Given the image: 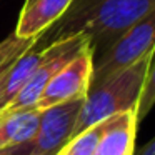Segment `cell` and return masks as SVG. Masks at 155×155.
Returning <instances> with one entry per match:
<instances>
[{"label":"cell","mask_w":155,"mask_h":155,"mask_svg":"<svg viewBox=\"0 0 155 155\" xmlns=\"http://www.w3.org/2000/svg\"><path fill=\"white\" fill-rule=\"evenodd\" d=\"M153 8L155 0H74L64 17L37 38L34 48L44 50L62 38L84 35L97 57Z\"/></svg>","instance_id":"6da1fadb"},{"label":"cell","mask_w":155,"mask_h":155,"mask_svg":"<svg viewBox=\"0 0 155 155\" xmlns=\"http://www.w3.org/2000/svg\"><path fill=\"white\" fill-rule=\"evenodd\" d=\"M150 57L152 52H148L132 65L112 75L98 87L88 90L78 112L74 137L105 118L127 110H137L138 98L147 78Z\"/></svg>","instance_id":"7a4b0ae2"},{"label":"cell","mask_w":155,"mask_h":155,"mask_svg":"<svg viewBox=\"0 0 155 155\" xmlns=\"http://www.w3.org/2000/svg\"><path fill=\"white\" fill-rule=\"evenodd\" d=\"M155 47V8L127 28L110 47L94 57V70L90 88L98 87L105 80L137 62ZM88 88V90H90Z\"/></svg>","instance_id":"3957f363"},{"label":"cell","mask_w":155,"mask_h":155,"mask_svg":"<svg viewBox=\"0 0 155 155\" xmlns=\"http://www.w3.org/2000/svg\"><path fill=\"white\" fill-rule=\"evenodd\" d=\"M84 98L40 110L38 127L24 145L0 152V155H57L74 137Z\"/></svg>","instance_id":"277c9868"},{"label":"cell","mask_w":155,"mask_h":155,"mask_svg":"<svg viewBox=\"0 0 155 155\" xmlns=\"http://www.w3.org/2000/svg\"><path fill=\"white\" fill-rule=\"evenodd\" d=\"M85 47H88L87 37L74 35V37L68 38H62V40L48 45L47 48H44L38 67L35 68V72L32 74L27 84L20 88V92L14 97V100L8 105H5V108L0 112V115L37 108L38 100H40L47 84L52 80V77L65 64H68L77 54H80Z\"/></svg>","instance_id":"5b68a950"},{"label":"cell","mask_w":155,"mask_h":155,"mask_svg":"<svg viewBox=\"0 0 155 155\" xmlns=\"http://www.w3.org/2000/svg\"><path fill=\"white\" fill-rule=\"evenodd\" d=\"M94 52L90 50V47H85L52 77L37 104V110L85 98L90 88Z\"/></svg>","instance_id":"8992f818"},{"label":"cell","mask_w":155,"mask_h":155,"mask_svg":"<svg viewBox=\"0 0 155 155\" xmlns=\"http://www.w3.org/2000/svg\"><path fill=\"white\" fill-rule=\"evenodd\" d=\"M137 112L127 110L105 118L104 132L94 155H135Z\"/></svg>","instance_id":"52a82bcc"},{"label":"cell","mask_w":155,"mask_h":155,"mask_svg":"<svg viewBox=\"0 0 155 155\" xmlns=\"http://www.w3.org/2000/svg\"><path fill=\"white\" fill-rule=\"evenodd\" d=\"M74 0H34L24 5L14 34L18 38L37 40L48 27L64 17Z\"/></svg>","instance_id":"ba28073f"},{"label":"cell","mask_w":155,"mask_h":155,"mask_svg":"<svg viewBox=\"0 0 155 155\" xmlns=\"http://www.w3.org/2000/svg\"><path fill=\"white\" fill-rule=\"evenodd\" d=\"M38 118L40 110L37 108L0 115V152L30 140L38 127Z\"/></svg>","instance_id":"9c48e42d"},{"label":"cell","mask_w":155,"mask_h":155,"mask_svg":"<svg viewBox=\"0 0 155 155\" xmlns=\"http://www.w3.org/2000/svg\"><path fill=\"white\" fill-rule=\"evenodd\" d=\"M40 60H42V50L32 48V50H28L27 54H24L20 58H17L12 64V67L7 72V77H5V84H4V104L5 105L10 104L15 95L20 92V88L28 82V78L32 77L35 68L38 67Z\"/></svg>","instance_id":"30bf717a"},{"label":"cell","mask_w":155,"mask_h":155,"mask_svg":"<svg viewBox=\"0 0 155 155\" xmlns=\"http://www.w3.org/2000/svg\"><path fill=\"white\" fill-rule=\"evenodd\" d=\"M104 125L105 120H102L88 127L87 130L77 134L67 142V145L57 155H94L97 143L102 137V132H104Z\"/></svg>","instance_id":"8fae6325"},{"label":"cell","mask_w":155,"mask_h":155,"mask_svg":"<svg viewBox=\"0 0 155 155\" xmlns=\"http://www.w3.org/2000/svg\"><path fill=\"white\" fill-rule=\"evenodd\" d=\"M35 42V38H18L15 34L8 35L5 40L0 42V72L10 67L28 50H32Z\"/></svg>","instance_id":"7c38bea8"},{"label":"cell","mask_w":155,"mask_h":155,"mask_svg":"<svg viewBox=\"0 0 155 155\" xmlns=\"http://www.w3.org/2000/svg\"><path fill=\"white\" fill-rule=\"evenodd\" d=\"M155 105V47L152 50V57H150V64H148V70H147V78L143 84V90L142 95L138 98L137 104V120L140 124L153 108Z\"/></svg>","instance_id":"4fadbf2b"},{"label":"cell","mask_w":155,"mask_h":155,"mask_svg":"<svg viewBox=\"0 0 155 155\" xmlns=\"http://www.w3.org/2000/svg\"><path fill=\"white\" fill-rule=\"evenodd\" d=\"M135 155H155V137L148 142L147 145H143L142 148H138L135 152Z\"/></svg>","instance_id":"5bb4252c"},{"label":"cell","mask_w":155,"mask_h":155,"mask_svg":"<svg viewBox=\"0 0 155 155\" xmlns=\"http://www.w3.org/2000/svg\"><path fill=\"white\" fill-rule=\"evenodd\" d=\"M10 67H7L5 70L0 72V112L4 110V107H5V104H4V84H5V77H7V72H8Z\"/></svg>","instance_id":"9a60e30c"},{"label":"cell","mask_w":155,"mask_h":155,"mask_svg":"<svg viewBox=\"0 0 155 155\" xmlns=\"http://www.w3.org/2000/svg\"><path fill=\"white\" fill-rule=\"evenodd\" d=\"M32 2H34V0H25V4H24V5H28V4H32Z\"/></svg>","instance_id":"2e32d148"}]
</instances>
